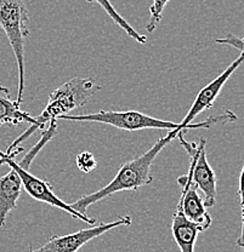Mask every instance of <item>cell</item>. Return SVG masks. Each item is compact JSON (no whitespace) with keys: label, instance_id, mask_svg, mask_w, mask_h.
<instances>
[{"label":"cell","instance_id":"obj_13","mask_svg":"<svg viewBox=\"0 0 244 252\" xmlns=\"http://www.w3.org/2000/svg\"><path fill=\"white\" fill-rule=\"evenodd\" d=\"M85 1L99 4L100 6L102 7V10H105V12L109 16V18L113 21L115 25H117L118 27L122 28V30L124 31L131 39H134V40L138 41V43H140V44H146V41H147L146 36L134 30L129 23L127 22V20H125L122 15L118 14V11L115 10V7L112 5V2L109 1V0H85Z\"/></svg>","mask_w":244,"mask_h":252},{"label":"cell","instance_id":"obj_14","mask_svg":"<svg viewBox=\"0 0 244 252\" xmlns=\"http://www.w3.org/2000/svg\"><path fill=\"white\" fill-rule=\"evenodd\" d=\"M170 0H153L151 7H149V20L146 25V30L149 33L154 32L158 27L162 21V15L164 11L165 6Z\"/></svg>","mask_w":244,"mask_h":252},{"label":"cell","instance_id":"obj_6","mask_svg":"<svg viewBox=\"0 0 244 252\" xmlns=\"http://www.w3.org/2000/svg\"><path fill=\"white\" fill-rule=\"evenodd\" d=\"M186 130L180 131L176 135L180 143L188 153L191 159L187 175L190 176L193 185L204 194V205L206 207H212L216 203V182L217 178L214 170L207 159L206 140L202 138L198 143L187 142L183 138Z\"/></svg>","mask_w":244,"mask_h":252},{"label":"cell","instance_id":"obj_1","mask_svg":"<svg viewBox=\"0 0 244 252\" xmlns=\"http://www.w3.org/2000/svg\"><path fill=\"white\" fill-rule=\"evenodd\" d=\"M176 130H170L167 136L159 138L148 151L142 156L135 158L130 161L124 162L119 167L118 172L115 173L114 178L106 186V187L99 189L98 191L81 196L77 201L70 204V206L78 211L79 214L86 216L89 206L113 195L115 193L124 190H138L140 187L148 186L153 182L151 169L154 159L159 154V152L169 143L173 138L176 137Z\"/></svg>","mask_w":244,"mask_h":252},{"label":"cell","instance_id":"obj_19","mask_svg":"<svg viewBox=\"0 0 244 252\" xmlns=\"http://www.w3.org/2000/svg\"><path fill=\"white\" fill-rule=\"evenodd\" d=\"M243 252H244V248H243Z\"/></svg>","mask_w":244,"mask_h":252},{"label":"cell","instance_id":"obj_16","mask_svg":"<svg viewBox=\"0 0 244 252\" xmlns=\"http://www.w3.org/2000/svg\"><path fill=\"white\" fill-rule=\"evenodd\" d=\"M238 195H240L241 204V220H242V230L237 240V245L244 248V165L240 175V187H238Z\"/></svg>","mask_w":244,"mask_h":252},{"label":"cell","instance_id":"obj_10","mask_svg":"<svg viewBox=\"0 0 244 252\" xmlns=\"http://www.w3.org/2000/svg\"><path fill=\"white\" fill-rule=\"evenodd\" d=\"M22 189L23 186L20 176L14 169L0 177V228L4 227L10 212L16 209Z\"/></svg>","mask_w":244,"mask_h":252},{"label":"cell","instance_id":"obj_15","mask_svg":"<svg viewBox=\"0 0 244 252\" xmlns=\"http://www.w3.org/2000/svg\"><path fill=\"white\" fill-rule=\"evenodd\" d=\"M75 164H77V167L81 172L89 173L98 166V160L90 152H81L80 154L77 156Z\"/></svg>","mask_w":244,"mask_h":252},{"label":"cell","instance_id":"obj_11","mask_svg":"<svg viewBox=\"0 0 244 252\" xmlns=\"http://www.w3.org/2000/svg\"><path fill=\"white\" fill-rule=\"evenodd\" d=\"M172 232L181 252H195L197 238L202 232L195 223L190 222L179 210H176L173 215Z\"/></svg>","mask_w":244,"mask_h":252},{"label":"cell","instance_id":"obj_18","mask_svg":"<svg viewBox=\"0 0 244 252\" xmlns=\"http://www.w3.org/2000/svg\"><path fill=\"white\" fill-rule=\"evenodd\" d=\"M2 164H5V161H4V159H2V158H0V166H1Z\"/></svg>","mask_w":244,"mask_h":252},{"label":"cell","instance_id":"obj_4","mask_svg":"<svg viewBox=\"0 0 244 252\" xmlns=\"http://www.w3.org/2000/svg\"><path fill=\"white\" fill-rule=\"evenodd\" d=\"M242 63H244V54L241 52L240 57L231 63L219 77L215 78L214 80L210 81L208 85L204 86V88L197 94L196 99L193 101L190 110L187 112L186 117H183L182 122L179 123V127H177V131H179V132L182 130H187V128H209L216 124H227V123L237 122V115H236L232 110L227 109L225 110V112H222L221 114L209 117L206 122L192 124L193 120H195L201 113L211 108L215 99L219 97V94L221 93L225 84L227 83V80L231 78V75L236 72V69H237Z\"/></svg>","mask_w":244,"mask_h":252},{"label":"cell","instance_id":"obj_2","mask_svg":"<svg viewBox=\"0 0 244 252\" xmlns=\"http://www.w3.org/2000/svg\"><path fill=\"white\" fill-rule=\"evenodd\" d=\"M99 90H101V86H99L93 79L88 78H72L67 83L62 84L60 88L50 94L46 107L41 114L35 118L34 125L28 126L27 130L17 140L12 142L11 146L7 148L6 154L11 153L15 148H17L18 144L22 143L38 128H44L49 125L51 120L60 119L64 115L70 114L73 109L83 107Z\"/></svg>","mask_w":244,"mask_h":252},{"label":"cell","instance_id":"obj_8","mask_svg":"<svg viewBox=\"0 0 244 252\" xmlns=\"http://www.w3.org/2000/svg\"><path fill=\"white\" fill-rule=\"evenodd\" d=\"M131 217L124 216L109 223H99L94 227L80 229L66 235H51L43 246L38 249L31 248L28 252H78L84 245L109 230L122 225H130Z\"/></svg>","mask_w":244,"mask_h":252},{"label":"cell","instance_id":"obj_17","mask_svg":"<svg viewBox=\"0 0 244 252\" xmlns=\"http://www.w3.org/2000/svg\"><path fill=\"white\" fill-rule=\"evenodd\" d=\"M216 44H221V45H228L232 46L235 49L240 50L241 52L244 54V38H238V36L232 35V34H228L226 38L224 39H216L215 40Z\"/></svg>","mask_w":244,"mask_h":252},{"label":"cell","instance_id":"obj_12","mask_svg":"<svg viewBox=\"0 0 244 252\" xmlns=\"http://www.w3.org/2000/svg\"><path fill=\"white\" fill-rule=\"evenodd\" d=\"M22 123L34 125L35 118L27 112L21 110L20 104H17L16 101L10 99L9 90L0 85V126H17Z\"/></svg>","mask_w":244,"mask_h":252},{"label":"cell","instance_id":"obj_5","mask_svg":"<svg viewBox=\"0 0 244 252\" xmlns=\"http://www.w3.org/2000/svg\"><path fill=\"white\" fill-rule=\"evenodd\" d=\"M60 119L70 120V122L80 123H100V124L111 125L119 130L140 131L148 128H158V130H176L179 123L161 120L157 118L149 117L138 110H125V112H115V110H100L98 113L79 115H64ZM179 132V131H177Z\"/></svg>","mask_w":244,"mask_h":252},{"label":"cell","instance_id":"obj_7","mask_svg":"<svg viewBox=\"0 0 244 252\" xmlns=\"http://www.w3.org/2000/svg\"><path fill=\"white\" fill-rule=\"evenodd\" d=\"M0 158L4 159L5 164L9 165L11 169H14L15 171L17 172V175L20 176L21 178V182H22L23 188H25V190L27 191L33 199L40 201V203L51 205V206L57 207V209L64 210V211L67 212V214H70L73 219L83 220V222L88 223V224H91V225L95 224L96 220L90 219V217L88 216H84V215H81L78 211H75V210L70 206V204H67L65 203L64 200H61V199L54 193V190H52L51 186H50L48 181H44L41 180V178L35 177V176L32 175L28 170L23 169L18 162L15 161L14 157L7 156V154L0 152Z\"/></svg>","mask_w":244,"mask_h":252},{"label":"cell","instance_id":"obj_3","mask_svg":"<svg viewBox=\"0 0 244 252\" xmlns=\"http://www.w3.org/2000/svg\"><path fill=\"white\" fill-rule=\"evenodd\" d=\"M28 10L23 0H0V27L4 31L16 57L18 68V94L16 103L23 101L26 86L25 41L30 36Z\"/></svg>","mask_w":244,"mask_h":252},{"label":"cell","instance_id":"obj_9","mask_svg":"<svg viewBox=\"0 0 244 252\" xmlns=\"http://www.w3.org/2000/svg\"><path fill=\"white\" fill-rule=\"evenodd\" d=\"M181 188V196L176 210L190 222L195 223L201 232H206L211 225V216L207 211L203 198L198 194V188L191 181L190 176L183 175L177 178Z\"/></svg>","mask_w":244,"mask_h":252}]
</instances>
